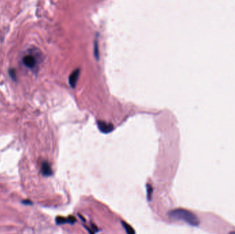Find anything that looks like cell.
<instances>
[{
	"label": "cell",
	"mask_w": 235,
	"mask_h": 234,
	"mask_svg": "<svg viewBox=\"0 0 235 234\" xmlns=\"http://www.w3.org/2000/svg\"><path fill=\"white\" fill-rule=\"evenodd\" d=\"M168 215L172 219L183 220L192 226H197L199 224V220L197 216L185 209H175L170 211Z\"/></svg>",
	"instance_id": "1"
},
{
	"label": "cell",
	"mask_w": 235,
	"mask_h": 234,
	"mask_svg": "<svg viewBox=\"0 0 235 234\" xmlns=\"http://www.w3.org/2000/svg\"><path fill=\"white\" fill-rule=\"evenodd\" d=\"M23 63L27 67L32 69L35 67L36 65V59L34 56L32 55H26L23 58Z\"/></svg>",
	"instance_id": "2"
},
{
	"label": "cell",
	"mask_w": 235,
	"mask_h": 234,
	"mask_svg": "<svg viewBox=\"0 0 235 234\" xmlns=\"http://www.w3.org/2000/svg\"><path fill=\"white\" fill-rule=\"evenodd\" d=\"M97 124H98L99 130L102 132H104V133H109V132H112L114 129L113 124H109V123L102 122V121H98L97 122Z\"/></svg>",
	"instance_id": "3"
},
{
	"label": "cell",
	"mask_w": 235,
	"mask_h": 234,
	"mask_svg": "<svg viewBox=\"0 0 235 234\" xmlns=\"http://www.w3.org/2000/svg\"><path fill=\"white\" fill-rule=\"evenodd\" d=\"M79 74H80V69H76L75 71H74L72 74L69 76V85H71V87L72 88H74L76 84V82L78 81V78H79Z\"/></svg>",
	"instance_id": "4"
},
{
	"label": "cell",
	"mask_w": 235,
	"mask_h": 234,
	"mask_svg": "<svg viewBox=\"0 0 235 234\" xmlns=\"http://www.w3.org/2000/svg\"><path fill=\"white\" fill-rule=\"evenodd\" d=\"M41 172L43 175L46 177L51 176L52 174V170L50 163L47 161H43L41 164Z\"/></svg>",
	"instance_id": "5"
},
{
	"label": "cell",
	"mask_w": 235,
	"mask_h": 234,
	"mask_svg": "<svg viewBox=\"0 0 235 234\" xmlns=\"http://www.w3.org/2000/svg\"><path fill=\"white\" fill-rule=\"evenodd\" d=\"M122 225L123 226V227L125 228L127 234H135V230L133 229V228L131 225H129V224L126 223V222L122 221Z\"/></svg>",
	"instance_id": "6"
},
{
	"label": "cell",
	"mask_w": 235,
	"mask_h": 234,
	"mask_svg": "<svg viewBox=\"0 0 235 234\" xmlns=\"http://www.w3.org/2000/svg\"><path fill=\"white\" fill-rule=\"evenodd\" d=\"M147 199L150 201L152 198V195L153 192V188L151 184L147 185Z\"/></svg>",
	"instance_id": "7"
},
{
	"label": "cell",
	"mask_w": 235,
	"mask_h": 234,
	"mask_svg": "<svg viewBox=\"0 0 235 234\" xmlns=\"http://www.w3.org/2000/svg\"><path fill=\"white\" fill-rule=\"evenodd\" d=\"M56 223L57 225H63V224L67 223V218L62 217V216H58L56 218Z\"/></svg>",
	"instance_id": "8"
},
{
	"label": "cell",
	"mask_w": 235,
	"mask_h": 234,
	"mask_svg": "<svg viewBox=\"0 0 235 234\" xmlns=\"http://www.w3.org/2000/svg\"><path fill=\"white\" fill-rule=\"evenodd\" d=\"M9 74L11 78L15 81L16 80V71L14 69H9Z\"/></svg>",
	"instance_id": "9"
},
{
	"label": "cell",
	"mask_w": 235,
	"mask_h": 234,
	"mask_svg": "<svg viewBox=\"0 0 235 234\" xmlns=\"http://www.w3.org/2000/svg\"><path fill=\"white\" fill-rule=\"evenodd\" d=\"M76 219L74 216H69L68 218H67V223H70V224H74L76 223Z\"/></svg>",
	"instance_id": "10"
},
{
	"label": "cell",
	"mask_w": 235,
	"mask_h": 234,
	"mask_svg": "<svg viewBox=\"0 0 235 234\" xmlns=\"http://www.w3.org/2000/svg\"><path fill=\"white\" fill-rule=\"evenodd\" d=\"M23 203L25 205H31L32 204V202H31L30 200H25L23 201Z\"/></svg>",
	"instance_id": "11"
},
{
	"label": "cell",
	"mask_w": 235,
	"mask_h": 234,
	"mask_svg": "<svg viewBox=\"0 0 235 234\" xmlns=\"http://www.w3.org/2000/svg\"><path fill=\"white\" fill-rule=\"evenodd\" d=\"M85 228H86V229H87V230H88V231H89V234H94V231H93L92 229H89V228H88V227H85Z\"/></svg>",
	"instance_id": "12"
},
{
	"label": "cell",
	"mask_w": 235,
	"mask_h": 234,
	"mask_svg": "<svg viewBox=\"0 0 235 234\" xmlns=\"http://www.w3.org/2000/svg\"><path fill=\"white\" fill-rule=\"evenodd\" d=\"M92 227H93V229H94V231H98V229H97V227H96V226L94 225H92Z\"/></svg>",
	"instance_id": "13"
},
{
	"label": "cell",
	"mask_w": 235,
	"mask_h": 234,
	"mask_svg": "<svg viewBox=\"0 0 235 234\" xmlns=\"http://www.w3.org/2000/svg\"><path fill=\"white\" fill-rule=\"evenodd\" d=\"M229 234H235V232H234V231H232V232H230V233Z\"/></svg>",
	"instance_id": "14"
}]
</instances>
